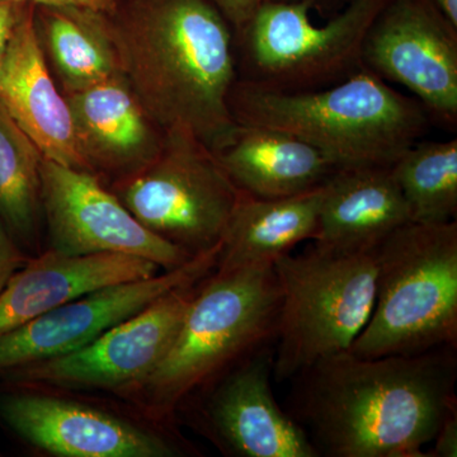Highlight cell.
I'll return each mask as SVG.
<instances>
[{
  "label": "cell",
  "instance_id": "1",
  "mask_svg": "<svg viewBox=\"0 0 457 457\" xmlns=\"http://www.w3.org/2000/svg\"><path fill=\"white\" fill-rule=\"evenodd\" d=\"M455 348L362 359L341 352L293 378L288 414L328 457H427L457 407Z\"/></svg>",
  "mask_w": 457,
  "mask_h": 457
},
{
  "label": "cell",
  "instance_id": "2",
  "mask_svg": "<svg viewBox=\"0 0 457 457\" xmlns=\"http://www.w3.org/2000/svg\"><path fill=\"white\" fill-rule=\"evenodd\" d=\"M108 17L122 73L159 126L212 152L227 144L236 37L212 0H120Z\"/></svg>",
  "mask_w": 457,
  "mask_h": 457
},
{
  "label": "cell",
  "instance_id": "3",
  "mask_svg": "<svg viewBox=\"0 0 457 457\" xmlns=\"http://www.w3.org/2000/svg\"><path fill=\"white\" fill-rule=\"evenodd\" d=\"M228 106L237 125L272 129L305 141L337 170L389 167L422 140L432 123L416 98L366 69L305 92H275L237 80Z\"/></svg>",
  "mask_w": 457,
  "mask_h": 457
},
{
  "label": "cell",
  "instance_id": "4",
  "mask_svg": "<svg viewBox=\"0 0 457 457\" xmlns=\"http://www.w3.org/2000/svg\"><path fill=\"white\" fill-rule=\"evenodd\" d=\"M281 295L273 264L213 270L201 281L170 350L131 389L165 417L261 348L275 345Z\"/></svg>",
  "mask_w": 457,
  "mask_h": 457
},
{
  "label": "cell",
  "instance_id": "5",
  "mask_svg": "<svg viewBox=\"0 0 457 457\" xmlns=\"http://www.w3.org/2000/svg\"><path fill=\"white\" fill-rule=\"evenodd\" d=\"M374 308L351 345L362 359L457 350V222H408L378 246Z\"/></svg>",
  "mask_w": 457,
  "mask_h": 457
},
{
  "label": "cell",
  "instance_id": "6",
  "mask_svg": "<svg viewBox=\"0 0 457 457\" xmlns=\"http://www.w3.org/2000/svg\"><path fill=\"white\" fill-rule=\"evenodd\" d=\"M376 251L345 253L312 245L275 261L281 295L276 380H290L319 361L350 351L374 308Z\"/></svg>",
  "mask_w": 457,
  "mask_h": 457
},
{
  "label": "cell",
  "instance_id": "7",
  "mask_svg": "<svg viewBox=\"0 0 457 457\" xmlns=\"http://www.w3.org/2000/svg\"><path fill=\"white\" fill-rule=\"evenodd\" d=\"M390 0H350L315 26L309 3L263 2L236 36L237 80L275 92L327 88L362 66L366 36Z\"/></svg>",
  "mask_w": 457,
  "mask_h": 457
},
{
  "label": "cell",
  "instance_id": "8",
  "mask_svg": "<svg viewBox=\"0 0 457 457\" xmlns=\"http://www.w3.org/2000/svg\"><path fill=\"white\" fill-rule=\"evenodd\" d=\"M107 186L144 228L192 255L221 245L242 195L215 153L182 131L165 132L149 163Z\"/></svg>",
  "mask_w": 457,
  "mask_h": 457
},
{
  "label": "cell",
  "instance_id": "9",
  "mask_svg": "<svg viewBox=\"0 0 457 457\" xmlns=\"http://www.w3.org/2000/svg\"><path fill=\"white\" fill-rule=\"evenodd\" d=\"M200 282L174 288L79 350L4 372L29 387L130 392L170 350Z\"/></svg>",
  "mask_w": 457,
  "mask_h": 457
},
{
  "label": "cell",
  "instance_id": "10",
  "mask_svg": "<svg viewBox=\"0 0 457 457\" xmlns=\"http://www.w3.org/2000/svg\"><path fill=\"white\" fill-rule=\"evenodd\" d=\"M362 66L404 87L431 122L457 128V26L432 0H390L366 36Z\"/></svg>",
  "mask_w": 457,
  "mask_h": 457
},
{
  "label": "cell",
  "instance_id": "11",
  "mask_svg": "<svg viewBox=\"0 0 457 457\" xmlns=\"http://www.w3.org/2000/svg\"><path fill=\"white\" fill-rule=\"evenodd\" d=\"M40 177L41 212L57 253L132 255L163 270L195 257L144 228L97 174L44 158Z\"/></svg>",
  "mask_w": 457,
  "mask_h": 457
},
{
  "label": "cell",
  "instance_id": "12",
  "mask_svg": "<svg viewBox=\"0 0 457 457\" xmlns=\"http://www.w3.org/2000/svg\"><path fill=\"white\" fill-rule=\"evenodd\" d=\"M221 245L179 269L104 286L0 335V374L79 350L111 328L182 286L203 281L218 264Z\"/></svg>",
  "mask_w": 457,
  "mask_h": 457
},
{
  "label": "cell",
  "instance_id": "13",
  "mask_svg": "<svg viewBox=\"0 0 457 457\" xmlns=\"http://www.w3.org/2000/svg\"><path fill=\"white\" fill-rule=\"evenodd\" d=\"M273 350L267 345L204 387V423L228 455L319 457L305 431L273 395Z\"/></svg>",
  "mask_w": 457,
  "mask_h": 457
},
{
  "label": "cell",
  "instance_id": "14",
  "mask_svg": "<svg viewBox=\"0 0 457 457\" xmlns=\"http://www.w3.org/2000/svg\"><path fill=\"white\" fill-rule=\"evenodd\" d=\"M0 417L27 444L54 456L179 455V450L162 436L73 400L11 394L0 399Z\"/></svg>",
  "mask_w": 457,
  "mask_h": 457
},
{
  "label": "cell",
  "instance_id": "15",
  "mask_svg": "<svg viewBox=\"0 0 457 457\" xmlns=\"http://www.w3.org/2000/svg\"><path fill=\"white\" fill-rule=\"evenodd\" d=\"M65 98L84 163L108 183L139 170L163 146L165 131L123 74Z\"/></svg>",
  "mask_w": 457,
  "mask_h": 457
},
{
  "label": "cell",
  "instance_id": "16",
  "mask_svg": "<svg viewBox=\"0 0 457 457\" xmlns=\"http://www.w3.org/2000/svg\"><path fill=\"white\" fill-rule=\"evenodd\" d=\"M33 11L35 4H29L0 62V104L44 158L88 170L78 150L68 101L38 44Z\"/></svg>",
  "mask_w": 457,
  "mask_h": 457
},
{
  "label": "cell",
  "instance_id": "17",
  "mask_svg": "<svg viewBox=\"0 0 457 457\" xmlns=\"http://www.w3.org/2000/svg\"><path fill=\"white\" fill-rule=\"evenodd\" d=\"M153 262L132 255H65L49 249L29 258L0 293V335L104 286L153 278Z\"/></svg>",
  "mask_w": 457,
  "mask_h": 457
},
{
  "label": "cell",
  "instance_id": "18",
  "mask_svg": "<svg viewBox=\"0 0 457 457\" xmlns=\"http://www.w3.org/2000/svg\"><path fill=\"white\" fill-rule=\"evenodd\" d=\"M411 221L392 165L337 170L326 182L312 242L345 253L374 251Z\"/></svg>",
  "mask_w": 457,
  "mask_h": 457
},
{
  "label": "cell",
  "instance_id": "19",
  "mask_svg": "<svg viewBox=\"0 0 457 457\" xmlns=\"http://www.w3.org/2000/svg\"><path fill=\"white\" fill-rule=\"evenodd\" d=\"M215 155L240 191L282 198L323 185L337 170L323 153L285 132L237 125Z\"/></svg>",
  "mask_w": 457,
  "mask_h": 457
},
{
  "label": "cell",
  "instance_id": "20",
  "mask_svg": "<svg viewBox=\"0 0 457 457\" xmlns=\"http://www.w3.org/2000/svg\"><path fill=\"white\" fill-rule=\"evenodd\" d=\"M326 182L282 198H258L242 192L221 240L216 270L273 264L317 236Z\"/></svg>",
  "mask_w": 457,
  "mask_h": 457
},
{
  "label": "cell",
  "instance_id": "21",
  "mask_svg": "<svg viewBox=\"0 0 457 457\" xmlns=\"http://www.w3.org/2000/svg\"><path fill=\"white\" fill-rule=\"evenodd\" d=\"M33 23L45 60L64 95L123 74L108 13L35 5Z\"/></svg>",
  "mask_w": 457,
  "mask_h": 457
},
{
  "label": "cell",
  "instance_id": "22",
  "mask_svg": "<svg viewBox=\"0 0 457 457\" xmlns=\"http://www.w3.org/2000/svg\"><path fill=\"white\" fill-rule=\"evenodd\" d=\"M392 170L411 221L456 220L457 139L417 141L392 165Z\"/></svg>",
  "mask_w": 457,
  "mask_h": 457
},
{
  "label": "cell",
  "instance_id": "23",
  "mask_svg": "<svg viewBox=\"0 0 457 457\" xmlns=\"http://www.w3.org/2000/svg\"><path fill=\"white\" fill-rule=\"evenodd\" d=\"M38 147L0 104V219L12 236L32 243L41 212Z\"/></svg>",
  "mask_w": 457,
  "mask_h": 457
},
{
  "label": "cell",
  "instance_id": "24",
  "mask_svg": "<svg viewBox=\"0 0 457 457\" xmlns=\"http://www.w3.org/2000/svg\"><path fill=\"white\" fill-rule=\"evenodd\" d=\"M29 255L20 248L11 231L0 219V293L12 276L29 262Z\"/></svg>",
  "mask_w": 457,
  "mask_h": 457
},
{
  "label": "cell",
  "instance_id": "25",
  "mask_svg": "<svg viewBox=\"0 0 457 457\" xmlns=\"http://www.w3.org/2000/svg\"><path fill=\"white\" fill-rule=\"evenodd\" d=\"M212 2L228 21L236 37L251 22L263 0H212Z\"/></svg>",
  "mask_w": 457,
  "mask_h": 457
},
{
  "label": "cell",
  "instance_id": "26",
  "mask_svg": "<svg viewBox=\"0 0 457 457\" xmlns=\"http://www.w3.org/2000/svg\"><path fill=\"white\" fill-rule=\"evenodd\" d=\"M432 442L435 445L428 457L457 456V407L451 409L444 418Z\"/></svg>",
  "mask_w": 457,
  "mask_h": 457
},
{
  "label": "cell",
  "instance_id": "27",
  "mask_svg": "<svg viewBox=\"0 0 457 457\" xmlns=\"http://www.w3.org/2000/svg\"><path fill=\"white\" fill-rule=\"evenodd\" d=\"M29 4L26 3L8 2L0 0V62L13 36L14 29L23 17Z\"/></svg>",
  "mask_w": 457,
  "mask_h": 457
},
{
  "label": "cell",
  "instance_id": "28",
  "mask_svg": "<svg viewBox=\"0 0 457 457\" xmlns=\"http://www.w3.org/2000/svg\"><path fill=\"white\" fill-rule=\"evenodd\" d=\"M8 2L26 3L35 5H60V7L89 8L93 11L111 13L119 4L120 0H8Z\"/></svg>",
  "mask_w": 457,
  "mask_h": 457
},
{
  "label": "cell",
  "instance_id": "29",
  "mask_svg": "<svg viewBox=\"0 0 457 457\" xmlns=\"http://www.w3.org/2000/svg\"><path fill=\"white\" fill-rule=\"evenodd\" d=\"M442 13L445 14L453 25L457 26V0H432Z\"/></svg>",
  "mask_w": 457,
  "mask_h": 457
},
{
  "label": "cell",
  "instance_id": "30",
  "mask_svg": "<svg viewBox=\"0 0 457 457\" xmlns=\"http://www.w3.org/2000/svg\"><path fill=\"white\" fill-rule=\"evenodd\" d=\"M263 2H276V3H309L312 8L320 9L321 12H326L328 9L335 7L338 0H263Z\"/></svg>",
  "mask_w": 457,
  "mask_h": 457
}]
</instances>
